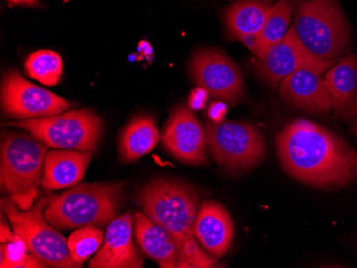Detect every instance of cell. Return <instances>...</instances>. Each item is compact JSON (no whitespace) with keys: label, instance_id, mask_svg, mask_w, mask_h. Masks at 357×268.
I'll list each match as a JSON object with an SVG mask.
<instances>
[{"label":"cell","instance_id":"6da1fadb","mask_svg":"<svg viewBox=\"0 0 357 268\" xmlns=\"http://www.w3.org/2000/svg\"><path fill=\"white\" fill-rule=\"evenodd\" d=\"M282 168L298 181L317 188H342L357 179V153L330 129L298 119L276 137Z\"/></svg>","mask_w":357,"mask_h":268},{"label":"cell","instance_id":"7a4b0ae2","mask_svg":"<svg viewBox=\"0 0 357 268\" xmlns=\"http://www.w3.org/2000/svg\"><path fill=\"white\" fill-rule=\"evenodd\" d=\"M138 201L142 213L174 236L180 249L178 268L218 267L216 258L206 253L195 236L200 207L196 188L176 180L156 179L142 188Z\"/></svg>","mask_w":357,"mask_h":268},{"label":"cell","instance_id":"3957f363","mask_svg":"<svg viewBox=\"0 0 357 268\" xmlns=\"http://www.w3.org/2000/svg\"><path fill=\"white\" fill-rule=\"evenodd\" d=\"M124 185L121 182L75 186L61 195L48 197L44 216L58 230L104 227L115 219L121 207Z\"/></svg>","mask_w":357,"mask_h":268},{"label":"cell","instance_id":"277c9868","mask_svg":"<svg viewBox=\"0 0 357 268\" xmlns=\"http://www.w3.org/2000/svg\"><path fill=\"white\" fill-rule=\"evenodd\" d=\"M47 145L35 136L3 134L1 143V188L26 211L39 196Z\"/></svg>","mask_w":357,"mask_h":268},{"label":"cell","instance_id":"5b68a950","mask_svg":"<svg viewBox=\"0 0 357 268\" xmlns=\"http://www.w3.org/2000/svg\"><path fill=\"white\" fill-rule=\"evenodd\" d=\"M292 27L303 45L321 59L338 61L348 52L351 27L338 0H304Z\"/></svg>","mask_w":357,"mask_h":268},{"label":"cell","instance_id":"8992f818","mask_svg":"<svg viewBox=\"0 0 357 268\" xmlns=\"http://www.w3.org/2000/svg\"><path fill=\"white\" fill-rule=\"evenodd\" d=\"M47 198H40L29 210L20 209L11 198L1 199V209L9 218L13 232L20 236L31 255L46 267L79 268L70 253L68 241L48 223L44 211Z\"/></svg>","mask_w":357,"mask_h":268},{"label":"cell","instance_id":"52a82bcc","mask_svg":"<svg viewBox=\"0 0 357 268\" xmlns=\"http://www.w3.org/2000/svg\"><path fill=\"white\" fill-rule=\"evenodd\" d=\"M8 125L25 129L47 147L77 151H96L103 133V121L89 109L12 121Z\"/></svg>","mask_w":357,"mask_h":268},{"label":"cell","instance_id":"ba28073f","mask_svg":"<svg viewBox=\"0 0 357 268\" xmlns=\"http://www.w3.org/2000/svg\"><path fill=\"white\" fill-rule=\"evenodd\" d=\"M206 134L214 161L229 171H248L266 159V139L252 124L208 122Z\"/></svg>","mask_w":357,"mask_h":268},{"label":"cell","instance_id":"9c48e42d","mask_svg":"<svg viewBox=\"0 0 357 268\" xmlns=\"http://www.w3.org/2000/svg\"><path fill=\"white\" fill-rule=\"evenodd\" d=\"M1 106L6 115L15 119L45 118L60 115L73 103L44 88L28 81L20 72L12 70L3 77Z\"/></svg>","mask_w":357,"mask_h":268},{"label":"cell","instance_id":"30bf717a","mask_svg":"<svg viewBox=\"0 0 357 268\" xmlns=\"http://www.w3.org/2000/svg\"><path fill=\"white\" fill-rule=\"evenodd\" d=\"M336 62L312 55L303 45L294 28L290 27L282 41L271 46L268 51L257 58L255 70L268 85L278 87L284 78L298 70L310 68L326 73Z\"/></svg>","mask_w":357,"mask_h":268},{"label":"cell","instance_id":"8fae6325","mask_svg":"<svg viewBox=\"0 0 357 268\" xmlns=\"http://www.w3.org/2000/svg\"><path fill=\"white\" fill-rule=\"evenodd\" d=\"M195 83L212 97L236 103L244 95V78L238 65L220 52L204 49L195 54L190 63Z\"/></svg>","mask_w":357,"mask_h":268},{"label":"cell","instance_id":"7c38bea8","mask_svg":"<svg viewBox=\"0 0 357 268\" xmlns=\"http://www.w3.org/2000/svg\"><path fill=\"white\" fill-rule=\"evenodd\" d=\"M162 143L178 161L188 165H206V129L186 107L176 108L168 120Z\"/></svg>","mask_w":357,"mask_h":268},{"label":"cell","instance_id":"4fadbf2b","mask_svg":"<svg viewBox=\"0 0 357 268\" xmlns=\"http://www.w3.org/2000/svg\"><path fill=\"white\" fill-rule=\"evenodd\" d=\"M323 73L310 68L298 70L280 84L282 99L294 107L316 115H328L332 101Z\"/></svg>","mask_w":357,"mask_h":268},{"label":"cell","instance_id":"5bb4252c","mask_svg":"<svg viewBox=\"0 0 357 268\" xmlns=\"http://www.w3.org/2000/svg\"><path fill=\"white\" fill-rule=\"evenodd\" d=\"M133 218L123 214L109 223L103 246L90 261V268H142L144 260L132 241Z\"/></svg>","mask_w":357,"mask_h":268},{"label":"cell","instance_id":"9a60e30c","mask_svg":"<svg viewBox=\"0 0 357 268\" xmlns=\"http://www.w3.org/2000/svg\"><path fill=\"white\" fill-rule=\"evenodd\" d=\"M195 236L214 258L229 251L234 237V223L229 212L215 201H204L195 220Z\"/></svg>","mask_w":357,"mask_h":268},{"label":"cell","instance_id":"2e32d148","mask_svg":"<svg viewBox=\"0 0 357 268\" xmlns=\"http://www.w3.org/2000/svg\"><path fill=\"white\" fill-rule=\"evenodd\" d=\"M326 88L332 111L338 119H352L357 113V58L347 55L326 71Z\"/></svg>","mask_w":357,"mask_h":268},{"label":"cell","instance_id":"e0dca14e","mask_svg":"<svg viewBox=\"0 0 357 268\" xmlns=\"http://www.w3.org/2000/svg\"><path fill=\"white\" fill-rule=\"evenodd\" d=\"M92 152L77 150H54L44 161L41 186L46 191L74 187L85 177L91 161Z\"/></svg>","mask_w":357,"mask_h":268},{"label":"cell","instance_id":"ac0fdd59","mask_svg":"<svg viewBox=\"0 0 357 268\" xmlns=\"http://www.w3.org/2000/svg\"><path fill=\"white\" fill-rule=\"evenodd\" d=\"M135 234L142 251L162 268H178L180 249L174 236L144 213H134Z\"/></svg>","mask_w":357,"mask_h":268},{"label":"cell","instance_id":"d6986e66","mask_svg":"<svg viewBox=\"0 0 357 268\" xmlns=\"http://www.w3.org/2000/svg\"><path fill=\"white\" fill-rule=\"evenodd\" d=\"M155 122L149 117L136 118L120 138V154L126 161H135L150 153L160 139Z\"/></svg>","mask_w":357,"mask_h":268},{"label":"cell","instance_id":"ffe728a7","mask_svg":"<svg viewBox=\"0 0 357 268\" xmlns=\"http://www.w3.org/2000/svg\"><path fill=\"white\" fill-rule=\"evenodd\" d=\"M272 3L257 0H241L226 10L225 21L230 33L241 36L261 33Z\"/></svg>","mask_w":357,"mask_h":268},{"label":"cell","instance_id":"44dd1931","mask_svg":"<svg viewBox=\"0 0 357 268\" xmlns=\"http://www.w3.org/2000/svg\"><path fill=\"white\" fill-rule=\"evenodd\" d=\"M292 11H294L292 0H280L272 5L266 17V23L260 33L261 46L256 58L260 57L264 52L270 49L271 46L282 41L286 37L290 29L289 24H290Z\"/></svg>","mask_w":357,"mask_h":268},{"label":"cell","instance_id":"7402d4cb","mask_svg":"<svg viewBox=\"0 0 357 268\" xmlns=\"http://www.w3.org/2000/svg\"><path fill=\"white\" fill-rule=\"evenodd\" d=\"M28 75L48 87L59 83L62 74V60L53 51H39L31 54L25 62Z\"/></svg>","mask_w":357,"mask_h":268},{"label":"cell","instance_id":"603a6c76","mask_svg":"<svg viewBox=\"0 0 357 268\" xmlns=\"http://www.w3.org/2000/svg\"><path fill=\"white\" fill-rule=\"evenodd\" d=\"M104 232L98 226H85L70 235L68 247L76 263L83 265L90 257L99 251L104 242Z\"/></svg>","mask_w":357,"mask_h":268},{"label":"cell","instance_id":"cb8c5ba5","mask_svg":"<svg viewBox=\"0 0 357 268\" xmlns=\"http://www.w3.org/2000/svg\"><path fill=\"white\" fill-rule=\"evenodd\" d=\"M0 267L3 268H39L46 267L39 259L30 253L27 246L20 236L1 244L0 247Z\"/></svg>","mask_w":357,"mask_h":268},{"label":"cell","instance_id":"d4e9b609","mask_svg":"<svg viewBox=\"0 0 357 268\" xmlns=\"http://www.w3.org/2000/svg\"><path fill=\"white\" fill-rule=\"evenodd\" d=\"M208 92L204 88L198 87L190 92L188 97V106L192 110H202L206 107Z\"/></svg>","mask_w":357,"mask_h":268},{"label":"cell","instance_id":"484cf974","mask_svg":"<svg viewBox=\"0 0 357 268\" xmlns=\"http://www.w3.org/2000/svg\"><path fill=\"white\" fill-rule=\"evenodd\" d=\"M227 111H228V108H227L226 104L224 102H213V103L211 104L210 107H208V119L211 120V122L220 123V122L224 121Z\"/></svg>","mask_w":357,"mask_h":268},{"label":"cell","instance_id":"4316f807","mask_svg":"<svg viewBox=\"0 0 357 268\" xmlns=\"http://www.w3.org/2000/svg\"><path fill=\"white\" fill-rule=\"evenodd\" d=\"M238 40L242 42L255 56L258 55L260 46H261V36H260V33L241 36L238 38Z\"/></svg>","mask_w":357,"mask_h":268},{"label":"cell","instance_id":"83f0119b","mask_svg":"<svg viewBox=\"0 0 357 268\" xmlns=\"http://www.w3.org/2000/svg\"><path fill=\"white\" fill-rule=\"evenodd\" d=\"M14 235L15 234L12 233L9 226L5 221V216H1V225H0V241H1V244L11 241V239H13Z\"/></svg>","mask_w":357,"mask_h":268},{"label":"cell","instance_id":"f1b7e54d","mask_svg":"<svg viewBox=\"0 0 357 268\" xmlns=\"http://www.w3.org/2000/svg\"><path fill=\"white\" fill-rule=\"evenodd\" d=\"M12 5L39 6V0H8Z\"/></svg>","mask_w":357,"mask_h":268},{"label":"cell","instance_id":"f546056e","mask_svg":"<svg viewBox=\"0 0 357 268\" xmlns=\"http://www.w3.org/2000/svg\"><path fill=\"white\" fill-rule=\"evenodd\" d=\"M351 131L357 137V113L354 117L352 118V122H351Z\"/></svg>","mask_w":357,"mask_h":268},{"label":"cell","instance_id":"4dcf8cb0","mask_svg":"<svg viewBox=\"0 0 357 268\" xmlns=\"http://www.w3.org/2000/svg\"><path fill=\"white\" fill-rule=\"evenodd\" d=\"M257 1H264V3H273V1H280V0H257Z\"/></svg>","mask_w":357,"mask_h":268}]
</instances>
